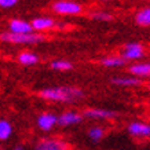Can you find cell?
I'll return each mask as SVG.
<instances>
[{
	"instance_id": "3957f363",
	"label": "cell",
	"mask_w": 150,
	"mask_h": 150,
	"mask_svg": "<svg viewBox=\"0 0 150 150\" xmlns=\"http://www.w3.org/2000/svg\"><path fill=\"white\" fill-rule=\"evenodd\" d=\"M51 8L58 15H79L84 11V7L74 0H58Z\"/></svg>"
},
{
	"instance_id": "603a6c76",
	"label": "cell",
	"mask_w": 150,
	"mask_h": 150,
	"mask_svg": "<svg viewBox=\"0 0 150 150\" xmlns=\"http://www.w3.org/2000/svg\"><path fill=\"white\" fill-rule=\"evenodd\" d=\"M102 1H108V0H102Z\"/></svg>"
},
{
	"instance_id": "ffe728a7",
	"label": "cell",
	"mask_w": 150,
	"mask_h": 150,
	"mask_svg": "<svg viewBox=\"0 0 150 150\" xmlns=\"http://www.w3.org/2000/svg\"><path fill=\"white\" fill-rule=\"evenodd\" d=\"M91 18L95 19V21H105V22H108V21H112L113 19V15L108 11H95V13L91 14Z\"/></svg>"
},
{
	"instance_id": "52a82bcc",
	"label": "cell",
	"mask_w": 150,
	"mask_h": 150,
	"mask_svg": "<svg viewBox=\"0 0 150 150\" xmlns=\"http://www.w3.org/2000/svg\"><path fill=\"white\" fill-rule=\"evenodd\" d=\"M83 114L74 110H66L64 113H61L57 120V125L61 127H72V125H77L83 121Z\"/></svg>"
},
{
	"instance_id": "d6986e66",
	"label": "cell",
	"mask_w": 150,
	"mask_h": 150,
	"mask_svg": "<svg viewBox=\"0 0 150 150\" xmlns=\"http://www.w3.org/2000/svg\"><path fill=\"white\" fill-rule=\"evenodd\" d=\"M51 69L58 70V72H66V70L73 69V64L66 59H55L51 62Z\"/></svg>"
},
{
	"instance_id": "7a4b0ae2",
	"label": "cell",
	"mask_w": 150,
	"mask_h": 150,
	"mask_svg": "<svg viewBox=\"0 0 150 150\" xmlns=\"http://www.w3.org/2000/svg\"><path fill=\"white\" fill-rule=\"evenodd\" d=\"M47 37L41 33H22V35H18V33H11V32H4L0 33V40L4 41V43H10V44H26V46H30V44H39V43H43L46 41Z\"/></svg>"
},
{
	"instance_id": "ba28073f",
	"label": "cell",
	"mask_w": 150,
	"mask_h": 150,
	"mask_svg": "<svg viewBox=\"0 0 150 150\" xmlns=\"http://www.w3.org/2000/svg\"><path fill=\"white\" fill-rule=\"evenodd\" d=\"M83 117H87L90 120H100V121H106V120H113L116 118V113L108 109H100V108H90L83 112Z\"/></svg>"
},
{
	"instance_id": "e0dca14e",
	"label": "cell",
	"mask_w": 150,
	"mask_h": 150,
	"mask_svg": "<svg viewBox=\"0 0 150 150\" xmlns=\"http://www.w3.org/2000/svg\"><path fill=\"white\" fill-rule=\"evenodd\" d=\"M13 135V124L8 120H0V141H8Z\"/></svg>"
},
{
	"instance_id": "9c48e42d",
	"label": "cell",
	"mask_w": 150,
	"mask_h": 150,
	"mask_svg": "<svg viewBox=\"0 0 150 150\" xmlns=\"http://www.w3.org/2000/svg\"><path fill=\"white\" fill-rule=\"evenodd\" d=\"M30 25H32L33 32L41 33V35H43V32L52 30V29L57 26V22H55V19L51 18V17H37V18H35L32 22H30Z\"/></svg>"
},
{
	"instance_id": "30bf717a",
	"label": "cell",
	"mask_w": 150,
	"mask_h": 150,
	"mask_svg": "<svg viewBox=\"0 0 150 150\" xmlns=\"http://www.w3.org/2000/svg\"><path fill=\"white\" fill-rule=\"evenodd\" d=\"M129 135L134 138H149L150 137V125L143 121H132L127 127Z\"/></svg>"
},
{
	"instance_id": "2e32d148",
	"label": "cell",
	"mask_w": 150,
	"mask_h": 150,
	"mask_svg": "<svg viewBox=\"0 0 150 150\" xmlns=\"http://www.w3.org/2000/svg\"><path fill=\"white\" fill-rule=\"evenodd\" d=\"M135 23L142 28H149L150 25V8L143 7L135 14Z\"/></svg>"
},
{
	"instance_id": "277c9868",
	"label": "cell",
	"mask_w": 150,
	"mask_h": 150,
	"mask_svg": "<svg viewBox=\"0 0 150 150\" xmlns=\"http://www.w3.org/2000/svg\"><path fill=\"white\" fill-rule=\"evenodd\" d=\"M120 57L125 62H128V61H139V59H142L145 57V47H143V44L138 43V41L127 43L124 46Z\"/></svg>"
},
{
	"instance_id": "8992f818",
	"label": "cell",
	"mask_w": 150,
	"mask_h": 150,
	"mask_svg": "<svg viewBox=\"0 0 150 150\" xmlns=\"http://www.w3.org/2000/svg\"><path fill=\"white\" fill-rule=\"evenodd\" d=\"M57 120H58V116L55 113L43 112V113H40L36 118L37 128L43 132H50V131H52L54 127L57 125Z\"/></svg>"
},
{
	"instance_id": "5bb4252c",
	"label": "cell",
	"mask_w": 150,
	"mask_h": 150,
	"mask_svg": "<svg viewBox=\"0 0 150 150\" xmlns=\"http://www.w3.org/2000/svg\"><path fill=\"white\" fill-rule=\"evenodd\" d=\"M17 59L22 66H35V65L39 64V55L35 54V52H30V51L19 52Z\"/></svg>"
},
{
	"instance_id": "6da1fadb",
	"label": "cell",
	"mask_w": 150,
	"mask_h": 150,
	"mask_svg": "<svg viewBox=\"0 0 150 150\" xmlns=\"http://www.w3.org/2000/svg\"><path fill=\"white\" fill-rule=\"evenodd\" d=\"M39 96L50 102L73 103L83 98V91L77 87H48L39 92Z\"/></svg>"
},
{
	"instance_id": "5b68a950",
	"label": "cell",
	"mask_w": 150,
	"mask_h": 150,
	"mask_svg": "<svg viewBox=\"0 0 150 150\" xmlns=\"http://www.w3.org/2000/svg\"><path fill=\"white\" fill-rule=\"evenodd\" d=\"M36 150H70L66 141L61 138H43L36 143Z\"/></svg>"
},
{
	"instance_id": "4fadbf2b",
	"label": "cell",
	"mask_w": 150,
	"mask_h": 150,
	"mask_svg": "<svg viewBox=\"0 0 150 150\" xmlns=\"http://www.w3.org/2000/svg\"><path fill=\"white\" fill-rule=\"evenodd\" d=\"M112 83L118 87H141L143 86V80L134 76H123V77H113Z\"/></svg>"
},
{
	"instance_id": "44dd1931",
	"label": "cell",
	"mask_w": 150,
	"mask_h": 150,
	"mask_svg": "<svg viewBox=\"0 0 150 150\" xmlns=\"http://www.w3.org/2000/svg\"><path fill=\"white\" fill-rule=\"evenodd\" d=\"M18 0H0V8H11L17 6Z\"/></svg>"
},
{
	"instance_id": "7402d4cb",
	"label": "cell",
	"mask_w": 150,
	"mask_h": 150,
	"mask_svg": "<svg viewBox=\"0 0 150 150\" xmlns=\"http://www.w3.org/2000/svg\"><path fill=\"white\" fill-rule=\"evenodd\" d=\"M14 150H25L22 147V146H15V147H14Z\"/></svg>"
},
{
	"instance_id": "9a60e30c",
	"label": "cell",
	"mask_w": 150,
	"mask_h": 150,
	"mask_svg": "<svg viewBox=\"0 0 150 150\" xmlns=\"http://www.w3.org/2000/svg\"><path fill=\"white\" fill-rule=\"evenodd\" d=\"M127 64L120 55H109L100 59V65L105 68H121Z\"/></svg>"
},
{
	"instance_id": "8fae6325",
	"label": "cell",
	"mask_w": 150,
	"mask_h": 150,
	"mask_svg": "<svg viewBox=\"0 0 150 150\" xmlns=\"http://www.w3.org/2000/svg\"><path fill=\"white\" fill-rule=\"evenodd\" d=\"M8 32L22 35V33H32L33 29H32L30 22H28V21H25V19L14 18L8 22Z\"/></svg>"
},
{
	"instance_id": "ac0fdd59",
	"label": "cell",
	"mask_w": 150,
	"mask_h": 150,
	"mask_svg": "<svg viewBox=\"0 0 150 150\" xmlns=\"http://www.w3.org/2000/svg\"><path fill=\"white\" fill-rule=\"evenodd\" d=\"M106 135V129L100 125H94L88 129V138L91 139L92 142H99L102 141Z\"/></svg>"
},
{
	"instance_id": "7c38bea8",
	"label": "cell",
	"mask_w": 150,
	"mask_h": 150,
	"mask_svg": "<svg viewBox=\"0 0 150 150\" xmlns=\"http://www.w3.org/2000/svg\"><path fill=\"white\" fill-rule=\"evenodd\" d=\"M129 73L137 79H149L150 76V64L149 62H135L129 66Z\"/></svg>"
}]
</instances>
